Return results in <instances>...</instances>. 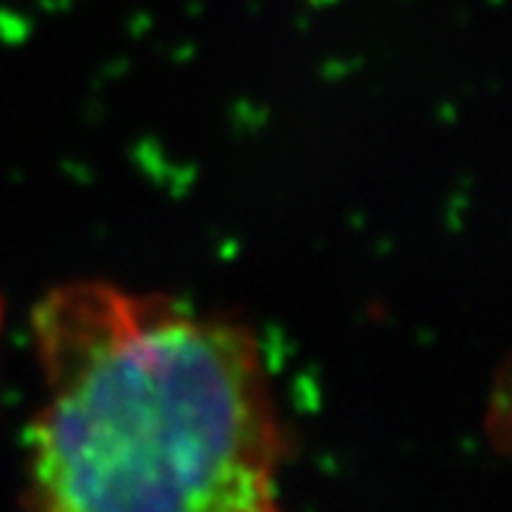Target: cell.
I'll use <instances>...</instances> for the list:
<instances>
[{"instance_id": "1", "label": "cell", "mask_w": 512, "mask_h": 512, "mask_svg": "<svg viewBox=\"0 0 512 512\" xmlns=\"http://www.w3.org/2000/svg\"><path fill=\"white\" fill-rule=\"evenodd\" d=\"M32 335L42 403L29 507L275 510L288 442L246 324L81 280L34 306Z\"/></svg>"}, {"instance_id": "2", "label": "cell", "mask_w": 512, "mask_h": 512, "mask_svg": "<svg viewBox=\"0 0 512 512\" xmlns=\"http://www.w3.org/2000/svg\"><path fill=\"white\" fill-rule=\"evenodd\" d=\"M0 319H3V304H0Z\"/></svg>"}]
</instances>
